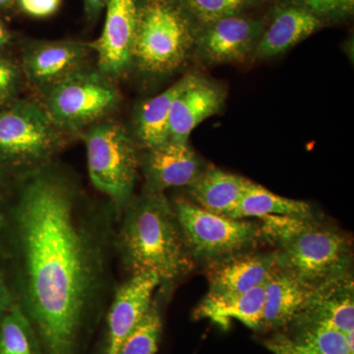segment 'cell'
Masks as SVG:
<instances>
[{
  "label": "cell",
  "mask_w": 354,
  "mask_h": 354,
  "mask_svg": "<svg viewBox=\"0 0 354 354\" xmlns=\"http://www.w3.org/2000/svg\"><path fill=\"white\" fill-rule=\"evenodd\" d=\"M15 178L0 165V203L4 201L12 190Z\"/></svg>",
  "instance_id": "cell-33"
},
{
  "label": "cell",
  "mask_w": 354,
  "mask_h": 354,
  "mask_svg": "<svg viewBox=\"0 0 354 354\" xmlns=\"http://www.w3.org/2000/svg\"><path fill=\"white\" fill-rule=\"evenodd\" d=\"M83 2L88 20L95 21L101 15L108 0H83Z\"/></svg>",
  "instance_id": "cell-32"
},
{
  "label": "cell",
  "mask_w": 354,
  "mask_h": 354,
  "mask_svg": "<svg viewBox=\"0 0 354 354\" xmlns=\"http://www.w3.org/2000/svg\"><path fill=\"white\" fill-rule=\"evenodd\" d=\"M194 19L177 0H139L132 64L149 75L180 68L196 46Z\"/></svg>",
  "instance_id": "cell-3"
},
{
  "label": "cell",
  "mask_w": 354,
  "mask_h": 354,
  "mask_svg": "<svg viewBox=\"0 0 354 354\" xmlns=\"http://www.w3.org/2000/svg\"><path fill=\"white\" fill-rule=\"evenodd\" d=\"M140 171L145 181L144 190L165 193L169 188L189 187L204 169L188 142L169 140L145 150L141 155Z\"/></svg>",
  "instance_id": "cell-11"
},
{
  "label": "cell",
  "mask_w": 354,
  "mask_h": 354,
  "mask_svg": "<svg viewBox=\"0 0 354 354\" xmlns=\"http://www.w3.org/2000/svg\"><path fill=\"white\" fill-rule=\"evenodd\" d=\"M257 21L234 15L207 25L198 35L196 53L208 64H232L244 59L260 38Z\"/></svg>",
  "instance_id": "cell-13"
},
{
  "label": "cell",
  "mask_w": 354,
  "mask_h": 354,
  "mask_svg": "<svg viewBox=\"0 0 354 354\" xmlns=\"http://www.w3.org/2000/svg\"><path fill=\"white\" fill-rule=\"evenodd\" d=\"M288 332H279L265 342L274 354H354V335L323 324L297 319ZM288 326V327H290Z\"/></svg>",
  "instance_id": "cell-16"
},
{
  "label": "cell",
  "mask_w": 354,
  "mask_h": 354,
  "mask_svg": "<svg viewBox=\"0 0 354 354\" xmlns=\"http://www.w3.org/2000/svg\"><path fill=\"white\" fill-rule=\"evenodd\" d=\"M13 305L14 300L10 288L7 285L3 274L0 271V320L3 318V316L11 309Z\"/></svg>",
  "instance_id": "cell-31"
},
{
  "label": "cell",
  "mask_w": 354,
  "mask_h": 354,
  "mask_svg": "<svg viewBox=\"0 0 354 354\" xmlns=\"http://www.w3.org/2000/svg\"><path fill=\"white\" fill-rule=\"evenodd\" d=\"M269 215L313 218L308 203L279 196L259 184L249 181L243 196L230 218L244 220Z\"/></svg>",
  "instance_id": "cell-23"
},
{
  "label": "cell",
  "mask_w": 354,
  "mask_h": 354,
  "mask_svg": "<svg viewBox=\"0 0 354 354\" xmlns=\"http://www.w3.org/2000/svg\"><path fill=\"white\" fill-rule=\"evenodd\" d=\"M17 0H0V13L9 10L16 6Z\"/></svg>",
  "instance_id": "cell-35"
},
{
  "label": "cell",
  "mask_w": 354,
  "mask_h": 354,
  "mask_svg": "<svg viewBox=\"0 0 354 354\" xmlns=\"http://www.w3.org/2000/svg\"><path fill=\"white\" fill-rule=\"evenodd\" d=\"M158 288V277L149 272L131 274L115 288L108 310V344L104 354H118L125 337L152 304Z\"/></svg>",
  "instance_id": "cell-12"
},
{
  "label": "cell",
  "mask_w": 354,
  "mask_h": 354,
  "mask_svg": "<svg viewBox=\"0 0 354 354\" xmlns=\"http://www.w3.org/2000/svg\"><path fill=\"white\" fill-rule=\"evenodd\" d=\"M138 3L139 0H108L102 34L88 43L97 57V68L113 80L132 65Z\"/></svg>",
  "instance_id": "cell-10"
},
{
  "label": "cell",
  "mask_w": 354,
  "mask_h": 354,
  "mask_svg": "<svg viewBox=\"0 0 354 354\" xmlns=\"http://www.w3.org/2000/svg\"><path fill=\"white\" fill-rule=\"evenodd\" d=\"M67 141L41 102L15 99L0 106V165L14 178L53 162Z\"/></svg>",
  "instance_id": "cell-4"
},
{
  "label": "cell",
  "mask_w": 354,
  "mask_h": 354,
  "mask_svg": "<svg viewBox=\"0 0 354 354\" xmlns=\"http://www.w3.org/2000/svg\"><path fill=\"white\" fill-rule=\"evenodd\" d=\"M0 354H41L32 326L16 304L0 320Z\"/></svg>",
  "instance_id": "cell-24"
},
{
  "label": "cell",
  "mask_w": 354,
  "mask_h": 354,
  "mask_svg": "<svg viewBox=\"0 0 354 354\" xmlns=\"http://www.w3.org/2000/svg\"><path fill=\"white\" fill-rule=\"evenodd\" d=\"M318 288L279 268L265 285L260 330L288 328L308 308Z\"/></svg>",
  "instance_id": "cell-15"
},
{
  "label": "cell",
  "mask_w": 354,
  "mask_h": 354,
  "mask_svg": "<svg viewBox=\"0 0 354 354\" xmlns=\"http://www.w3.org/2000/svg\"><path fill=\"white\" fill-rule=\"evenodd\" d=\"M84 133L91 181L109 198L118 218L134 197L141 160L138 145L127 128L114 121H101Z\"/></svg>",
  "instance_id": "cell-5"
},
{
  "label": "cell",
  "mask_w": 354,
  "mask_h": 354,
  "mask_svg": "<svg viewBox=\"0 0 354 354\" xmlns=\"http://www.w3.org/2000/svg\"><path fill=\"white\" fill-rule=\"evenodd\" d=\"M279 269L274 253L237 254L208 265L209 291L211 297L239 295L264 286Z\"/></svg>",
  "instance_id": "cell-14"
},
{
  "label": "cell",
  "mask_w": 354,
  "mask_h": 354,
  "mask_svg": "<svg viewBox=\"0 0 354 354\" xmlns=\"http://www.w3.org/2000/svg\"><path fill=\"white\" fill-rule=\"evenodd\" d=\"M274 255L279 269L315 288L353 274L351 242L341 232L314 220L277 247Z\"/></svg>",
  "instance_id": "cell-6"
},
{
  "label": "cell",
  "mask_w": 354,
  "mask_h": 354,
  "mask_svg": "<svg viewBox=\"0 0 354 354\" xmlns=\"http://www.w3.org/2000/svg\"><path fill=\"white\" fill-rule=\"evenodd\" d=\"M62 0H17L16 6L32 18H48L57 13Z\"/></svg>",
  "instance_id": "cell-29"
},
{
  "label": "cell",
  "mask_w": 354,
  "mask_h": 354,
  "mask_svg": "<svg viewBox=\"0 0 354 354\" xmlns=\"http://www.w3.org/2000/svg\"><path fill=\"white\" fill-rule=\"evenodd\" d=\"M225 95L215 84L193 75L172 104L169 116V139L188 142L191 133L207 118L223 108Z\"/></svg>",
  "instance_id": "cell-17"
},
{
  "label": "cell",
  "mask_w": 354,
  "mask_h": 354,
  "mask_svg": "<svg viewBox=\"0 0 354 354\" xmlns=\"http://www.w3.org/2000/svg\"><path fill=\"white\" fill-rule=\"evenodd\" d=\"M22 78L20 64L0 53V106L17 99Z\"/></svg>",
  "instance_id": "cell-28"
},
{
  "label": "cell",
  "mask_w": 354,
  "mask_h": 354,
  "mask_svg": "<svg viewBox=\"0 0 354 354\" xmlns=\"http://www.w3.org/2000/svg\"><path fill=\"white\" fill-rule=\"evenodd\" d=\"M90 44L75 41H35L23 50V78L44 95L70 76L88 68Z\"/></svg>",
  "instance_id": "cell-9"
},
{
  "label": "cell",
  "mask_w": 354,
  "mask_h": 354,
  "mask_svg": "<svg viewBox=\"0 0 354 354\" xmlns=\"http://www.w3.org/2000/svg\"><path fill=\"white\" fill-rule=\"evenodd\" d=\"M249 181L244 177L216 167H208L188 189L198 206L216 215L230 218L243 196Z\"/></svg>",
  "instance_id": "cell-21"
},
{
  "label": "cell",
  "mask_w": 354,
  "mask_h": 354,
  "mask_svg": "<svg viewBox=\"0 0 354 354\" xmlns=\"http://www.w3.org/2000/svg\"><path fill=\"white\" fill-rule=\"evenodd\" d=\"M316 14L304 7H288L277 14L255 46L258 58L281 55L304 41L320 27Z\"/></svg>",
  "instance_id": "cell-18"
},
{
  "label": "cell",
  "mask_w": 354,
  "mask_h": 354,
  "mask_svg": "<svg viewBox=\"0 0 354 354\" xmlns=\"http://www.w3.org/2000/svg\"><path fill=\"white\" fill-rule=\"evenodd\" d=\"M265 305V285L230 297H216L207 295L194 311L195 319H209L227 329L232 320L246 327L260 330Z\"/></svg>",
  "instance_id": "cell-20"
},
{
  "label": "cell",
  "mask_w": 354,
  "mask_h": 354,
  "mask_svg": "<svg viewBox=\"0 0 354 354\" xmlns=\"http://www.w3.org/2000/svg\"><path fill=\"white\" fill-rule=\"evenodd\" d=\"M114 249L129 276L153 272L164 291L194 269L174 206L165 193L143 190L132 198L118 216Z\"/></svg>",
  "instance_id": "cell-2"
},
{
  "label": "cell",
  "mask_w": 354,
  "mask_h": 354,
  "mask_svg": "<svg viewBox=\"0 0 354 354\" xmlns=\"http://www.w3.org/2000/svg\"><path fill=\"white\" fill-rule=\"evenodd\" d=\"M12 41V32L8 29L0 16V53H4L11 46Z\"/></svg>",
  "instance_id": "cell-34"
},
{
  "label": "cell",
  "mask_w": 354,
  "mask_h": 354,
  "mask_svg": "<svg viewBox=\"0 0 354 354\" xmlns=\"http://www.w3.org/2000/svg\"><path fill=\"white\" fill-rule=\"evenodd\" d=\"M172 206L194 262L209 265L248 252L262 239L259 225L254 221L216 215L183 198Z\"/></svg>",
  "instance_id": "cell-8"
},
{
  "label": "cell",
  "mask_w": 354,
  "mask_h": 354,
  "mask_svg": "<svg viewBox=\"0 0 354 354\" xmlns=\"http://www.w3.org/2000/svg\"><path fill=\"white\" fill-rule=\"evenodd\" d=\"M194 20L209 25L216 21L237 15L249 0H177Z\"/></svg>",
  "instance_id": "cell-26"
},
{
  "label": "cell",
  "mask_w": 354,
  "mask_h": 354,
  "mask_svg": "<svg viewBox=\"0 0 354 354\" xmlns=\"http://www.w3.org/2000/svg\"><path fill=\"white\" fill-rule=\"evenodd\" d=\"M162 333V315L157 302L153 301L139 323L125 337L118 354H156Z\"/></svg>",
  "instance_id": "cell-25"
},
{
  "label": "cell",
  "mask_w": 354,
  "mask_h": 354,
  "mask_svg": "<svg viewBox=\"0 0 354 354\" xmlns=\"http://www.w3.org/2000/svg\"><path fill=\"white\" fill-rule=\"evenodd\" d=\"M310 11L326 14L339 11L349 13L353 11L354 0H305Z\"/></svg>",
  "instance_id": "cell-30"
},
{
  "label": "cell",
  "mask_w": 354,
  "mask_h": 354,
  "mask_svg": "<svg viewBox=\"0 0 354 354\" xmlns=\"http://www.w3.org/2000/svg\"><path fill=\"white\" fill-rule=\"evenodd\" d=\"M193 75H186L171 87L148 101L137 109L134 118V139L144 151L169 141V116L174 100L190 82Z\"/></svg>",
  "instance_id": "cell-22"
},
{
  "label": "cell",
  "mask_w": 354,
  "mask_h": 354,
  "mask_svg": "<svg viewBox=\"0 0 354 354\" xmlns=\"http://www.w3.org/2000/svg\"><path fill=\"white\" fill-rule=\"evenodd\" d=\"M260 232L263 241L278 247L299 234L313 218L269 215L261 216Z\"/></svg>",
  "instance_id": "cell-27"
},
{
  "label": "cell",
  "mask_w": 354,
  "mask_h": 354,
  "mask_svg": "<svg viewBox=\"0 0 354 354\" xmlns=\"http://www.w3.org/2000/svg\"><path fill=\"white\" fill-rule=\"evenodd\" d=\"M44 111L60 130L85 131L113 113L120 102L113 79L99 69L86 68L43 95Z\"/></svg>",
  "instance_id": "cell-7"
},
{
  "label": "cell",
  "mask_w": 354,
  "mask_h": 354,
  "mask_svg": "<svg viewBox=\"0 0 354 354\" xmlns=\"http://www.w3.org/2000/svg\"><path fill=\"white\" fill-rule=\"evenodd\" d=\"M298 319L323 324L346 335H354L353 274L319 288L308 308Z\"/></svg>",
  "instance_id": "cell-19"
},
{
  "label": "cell",
  "mask_w": 354,
  "mask_h": 354,
  "mask_svg": "<svg viewBox=\"0 0 354 354\" xmlns=\"http://www.w3.org/2000/svg\"><path fill=\"white\" fill-rule=\"evenodd\" d=\"M4 227V214L2 209L1 203H0V241H1L2 232Z\"/></svg>",
  "instance_id": "cell-36"
},
{
  "label": "cell",
  "mask_w": 354,
  "mask_h": 354,
  "mask_svg": "<svg viewBox=\"0 0 354 354\" xmlns=\"http://www.w3.org/2000/svg\"><path fill=\"white\" fill-rule=\"evenodd\" d=\"M0 271L41 354H81L113 298L118 215L55 162L18 177L1 203Z\"/></svg>",
  "instance_id": "cell-1"
}]
</instances>
